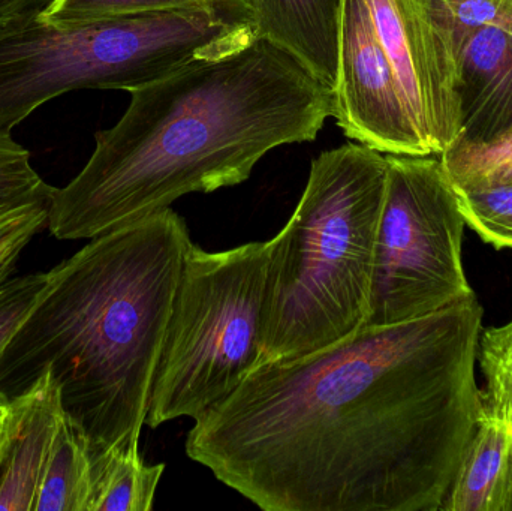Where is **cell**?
I'll use <instances>...</instances> for the list:
<instances>
[{
	"mask_svg": "<svg viewBox=\"0 0 512 511\" xmlns=\"http://www.w3.org/2000/svg\"><path fill=\"white\" fill-rule=\"evenodd\" d=\"M483 315L472 294L259 366L186 453L265 511H441L484 417Z\"/></svg>",
	"mask_w": 512,
	"mask_h": 511,
	"instance_id": "cell-1",
	"label": "cell"
},
{
	"mask_svg": "<svg viewBox=\"0 0 512 511\" xmlns=\"http://www.w3.org/2000/svg\"><path fill=\"white\" fill-rule=\"evenodd\" d=\"M129 93L83 170L54 188L56 239H93L183 195L239 185L265 153L315 140L334 116V90L265 39Z\"/></svg>",
	"mask_w": 512,
	"mask_h": 511,
	"instance_id": "cell-2",
	"label": "cell"
},
{
	"mask_svg": "<svg viewBox=\"0 0 512 511\" xmlns=\"http://www.w3.org/2000/svg\"><path fill=\"white\" fill-rule=\"evenodd\" d=\"M192 245L188 225L171 209L90 239L47 272L0 353V390L14 398L50 371L63 413L92 455L140 440Z\"/></svg>",
	"mask_w": 512,
	"mask_h": 511,
	"instance_id": "cell-3",
	"label": "cell"
},
{
	"mask_svg": "<svg viewBox=\"0 0 512 511\" xmlns=\"http://www.w3.org/2000/svg\"><path fill=\"white\" fill-rule=\"evenodd\" d=\"M387 171V155L360 143L313 159L294 213L267 242L259 366L318 353L366 327Z\"/></svg>",
	"mask_w": 512,
	"mask_h": 511,
	"instance_id": "cell-4",
	"label": "cell"
},
{
	"mask_svg": "<svg viewBox=\"0 0 512 511\" xmlns=\"http://www.w3.org/2000/svg\"><path fill=\"white\" fill-rule=\"evenodd\" d=\"M256 41L249 0H215L53 26L38 18L0 32V134L42 104L81 89H135Z\"/></svg>",
	"mask_w": 512,
	"mask_h": 511,
	"instance_id": "cell-5",
	"label": "cell"
},
{
	"mask_svg": "<svg viewBox=\"0 0 512 511\" xmlns=\"http://www.w3.org/2000/svg\"><path fill=\"white\" fill-rule=\"evenodd\" d=\"M267 242L192 245L174 294L146 425L198 419L259 366Z\"/></svg>",
	"mask_w": 512,
	"mask_h": 511,
	"instance_id": "cell-6",
	"label": "cell"
},
{
	"mask_svg": "<svg viewBox=\"0 0 512 511\" xmlns=\"http://www.w3.org/2000/svg\"><path fill=\"white\" fill-rule=\"evenodd\" d=\"M366 327L408 323L474 290L463 264L465 216L439 155H387Z\"/></svg>",
	"mask_w": 512,
	"mask_h": 511,
	"instance_id": "cell-7",
	"label": "cell"
},
{
	"mask_svg": "<svg viewBox=\"0 0 512 511\" xmlns=\"http://www.w3.org/2000/svg\"><path fill=\"white\" fill-rule=\"evenodd\" d=\"M412 122L430 155L459 137V68L451 36L429 0H367Z\"/></svg>",
	"mask_w": 512,
	"mask_h": 511,
	"instance_id": "cell-8",
	"label": "cell"
},
{
	"mask_svg": "<svg viewBox=\"0 0 512 511\" xmlns=\"http://www.w3.org/2000/svg\"><path fill=\"white\" fill-rule=\"evenodd\" d=\"M333 117L346 137L384 155H430L367 0H343Z\"/></svg>",
	"mask_w": 512,
	"mask_h": 511,
	"instance_id": "cell-9",
	"label": "cell"
},
{
	"mask_svg": "<svg viewBox=\"0 0 512 511\" xmlns=\"http://www.w3.org/2000/svg\"><path fill=\"white\" fill-rule=\"evenodd\" d=\"M456 60L462 119L454 143H486L512 126V42L499 21L484 24L463 38Z\"/></svg>",
	"mask_w": 512,
	"mask_h": 511,
	"instance_id": "cell-10",
	"label": "cell"
},
{
	"mask_svg": "<svg viewBox=\"0 0 512 511\" xmlns=\"http://www.w3.org/2000/svg\"><path fill=\"white\" fill-rule=\"evenodd\" d=\"M11 428L0 464V510L35 511L36 495L63 414L50 371L11 398Z\"/></svg>",
	"mask_w": 512,
	"mask_h": 511,
	"instance_id": "cell-11",
	"label": "cell"
},
{
	"mask_svg": "<svg viewBox=\"0 0 512 511\" xmlns=\"http://www.w3.org/2000/svg\"><path fill=\"white\" fill-rule=\"evenodd\" d=\"M256 39L291 54L316 80L337 86L343 0H249Z\"/></svg>",
	"mask_w": 512,
	"mask_h": 511,
	"instance_id": "cell-12",
	"label": "cell"
},
{
	"mask_svg": "<svg viewBox=\"0 0 512 511\" xmlns=\"http://www.w3.org/2000/svg\"><path fill=\"white\" fill-rule=\"evenodd\" d=\"M511 458L512 423L484 413L441 511H505Z\"/></svg>",
	"mask_w": 512,
	"mask_h": 511,
	"instance_id": "cell-13",
	"label": "cell"
},
{
	"mask_svg": "<svg viewBox=\"0 0 512 511\" xmlns=\"http://www.w3.org/2000/svg\"><path fill=\"white\" fill-rule=\"evenodd\" d=\"M165 465H147L140 440L92 455L86 511H150Z\"/></svg>",
	"mask_w": 512,
	"mask_h": 511,
	"instance_id": "cell-14",
	"label": "cell"
},
{
	"mask_svg": "<svg viewBox=\"0 0 512 511\" xmlns=\"http://www.w3.org/2000/svg\"><path fill=\"white\" fill-rule=\"evenodd\" d=\"M90 468L89 440L63 413L42 474L35 511H86Z\"/></svg>",
	"mask_w": 512,
	"mask_h": 511,
	"instance_id": "cell-15",
	"label": "cell"
},
{
	"mask_svg": "<svg viewBox=\"0 0 512 511\" xmlns=\"http://www.w3.org/2000/svg\"><path fill=\"white\" fill-rule=\"evenodd\" d=\"M457 192L512 186V126L486 143H454L439 155Z\"/></svg>",
	"mask_w": 512,
	"mask_h": 511,
	"instance_id": "cell-16",
	"label": "cell"
},
{
	"mask_svg": "<svg viewBox=\"0 0 512 511\" xmlns=\"http://www.w3.org/2000/svg\"><path fill=\"white\" fill-rule=\"evenodd\" d=\"M53 192L30 162L29 150L0 134V230L27 213L50 209Z\"/></svg>",
	"mask_w": 512,
	"mask_h": 511,
	"instance_id": "cell-17",
	"label": "cell"
},
{
	"mask_svg": "<svg viewBox=\"0 0 512 511\" xmlns=\"http://www.w3.org/2000/svg\"><path fill=\"white\" fill-rule=\"evenodd\" d=\"M478 365L484 377V413L512 423V318L483 329Z\"/></svg>",
	"mask_w": 512,
	"mask_h": 511,
	"instance_id": "cell-18",
	"label": "cell"
},
{
	"mask_svg": "<svg viewBox=\"0 0 512 511\" xmlns=\"http://www.w3.org/2000/svg\"><path fill=\"white\" fill-rule=\"evenodd\" d=\"M215 0H54L38 20L53 26H69L84 21L122 15L144 14L165 9L192 8Z\"/></svg>",
	"mask_w": 512,
	"mask_h": 511,
	"instance_id": "cell-19",
	"label": "cell"
},
{
	"mask_svg": "<svg viewBox=\"0 0 512 511\" xmlns=\"http://www.w3.org/2000/svg\"><path fill=\"white\" fill-rule=\"evenodd\" d=\"M466 225L496 249L512 248V186L457 192Z\"/></svg>",
	"mask_w": 512,
	"mask_h": 511,
	"instance_id": "cell-20",
	"label": "cell"
},
{
	"mask_svg": "<svg viewBox=\"0 0 512 511\" xmlns=\"http://www.w3.org/2000/svg\"><path fill=\"white\" fill-rule=\"evenodd\" d=\"M47 272L14 276L0 284V353L38 300Z\"/></svg>",
	"mask_w": 512,
	"mask_h": 511,
	"instance_id": "cell-21",
	"label": "cell"
},
{
	"mask_svg": "<svg viewBox=\"0 0 512 511\" xmlns=\"http://www.w3.org/2000/svg\"><path fill=\"white\" fill-rule=\"evenodd\" d=\"M47 219L48 209L35 210L0 230V284L11 278L24 249L47 228Z\"/></svg>",
	"mask_w": 512,
	"mask_h": 511,
	"instance_id": "cell-22",
	"label": "cell"
},
{
	"mask_svg": "<svg viewBox=\"0 0 512 511\" xmlns=\"http://www.w3.org/2000/svg\"><path fill=\"white\" fill-rule=\"evenodd\" d=\"M54 0H0V32L36 20Z\"/></svg>",
	"mask_w": 512,
	"mask_h": 511,
	"instance_id": "cell-23",
	"label": "cell"
},
{
	"mask_svg": "<svg viewBox=\"0 0 512 511\" xmlns=\"http://www.w3.org/2000/svg\"><path fill=\"white\" fill-rule=\"evenodd\" d=\"M11 398L0 390V464L8 443L9 428H11Z\"/></svg>",
	"mask_w": 512,
	"mask_h": 511,
	"instance_id": "cell-24",
	"label": "cell"
},
{
	"mask_svg": "<svg viewBox=\"0 0 512 511\" xmlns=\"http://www.w3.org/2000/svg\"><path fill=\"white\" fill-rule=\"evenodd\" d=\"M505 511H512V458H511L510 485H508L507 504H505Z\"/></svg>",
	"mask_w": 512,
	"mask_h": 511,
	"instance_id": "cell-25",
	"label": "cell"
}]
</instances>
